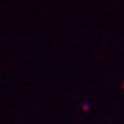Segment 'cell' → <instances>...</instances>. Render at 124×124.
Returning <instances> with one entry per match:
<instances>
[{
    "instance_id": "cell-1",
    "label": "cell",
    "mask_w": 124,
    "mask_h": 124,
    "mask_svg": "<svg viewBox=\"0 0 124 124\" xmlns=\"http://www.w3.org/2000/svg\"><path fill=\"white\" fill-rule=\"evenodd\" d=\"M82 109H83L84 111H88V110L90 109V104H89V102H84V103L82 104Z\"/></svg>"
},
{
    "instance_id": "cell-2",
    "label": "cell",
    "mask_w": 124,
    "mask_h": 124,
    "mask_svg": "<svg viewBox=\"0 0 124 124\" xmlns=\"http://www.w3.org/2000/svg\"><path fill=\"white\" fill-rule=\"evenodd\" d=\"M123 89H124V85H123Z\"/></svg>"
}]
</instances>
